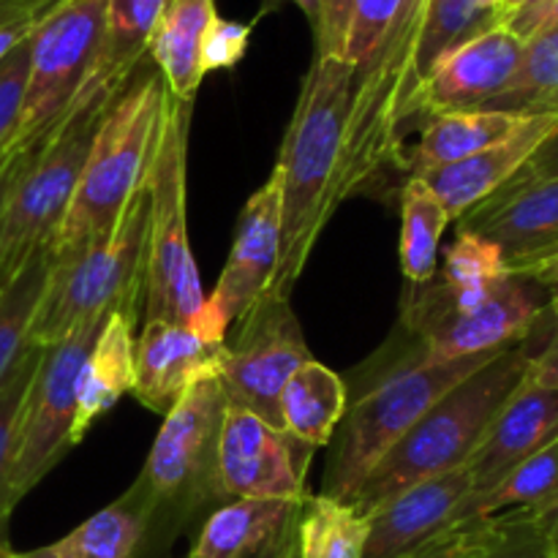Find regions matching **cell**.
<instances>
[{"label":"cell","mask_w":558,"mask_h":558,"mask_svg":"<svg viewBox=\"0 0 558 558\" xmlns=\"http://www.w3.org/2000/svg\"><path fill=\"white\" fill-rule=\"evenodd\" d=\"M352 90V65L336 54H316L276 161L281 172V256L265 292L272 298L289 300L332 216L330 196L341 167Z\"/></svg>","instance_id":"cell-1"},{"label":"cell","mask_w":558,"mask_h":558,"mask_svg":"<svg viewBox=\"0 0 558 558\" xmlns=\"http://www.w3.org/2000/svg\"><path fill=\"white\" fill-rule=\"evenodd\" d=\"M532 338L474 371L441 396L417 425L392 447L390 456L371 472L349 505L368 518L401 490L466 466L512 392L523 385L532 365Z\"/></svg>","instance_id":"cell-2"},{"label":"cell","mask_w":558,"mask_h":558,"mask_svg":"<svg viewBox=\"0 0 558 558\" xmlns=\"http://www.w3.org/2000/svg\"><path fill=\"white\" fill-rule=\"evenodd\" d=\"M163 101V76L142 65L98 125L49 259H71L118 223L150 172Z\"/></svg>","instance_id":"cell-3"},{"label":"cell","mask_w":558,"mask_h":558,"mask_svg":"<svg viewBox=\"0 0 558 558\" xmlns=\"http://www.w3.org/2000/svg\"><path fill=\"white\" fill-rule=\"evenodd\" d=\"M147 234L150 196L142 185L109 234L71 259H49L47 289L31 327V347H52L109 314H120L136 327L145 311Z\"/></svg>","instance_id":"cell-4"},{"label":"cell","mask_w":558,"mask_h":558,"mask_svg":"<svg viewBox=\"0 0 558 558\" xmlns=\"http://www.w3.org/2000/svg\"><path fill=\"white\" fill-rule=\"evenodd\" d=\"M114 101L76 93L63 120L22 156L0 202V289L54 243L98 125Z\"/></svg>","instance_id":"cell-5"},{"label":"cell","mask_w":558,"mask_h":558,"mask_svg":"<svg viewBox=\"0 0 558 558\" xmlns=\"http://www.w3.org/2000/svg\"><path fill=\"white\" fill-rule=\"evenodd\" d=\"M194 101H163L156 153L145 189L150 196L145 322L189 325L205 303L199 267L189 243V136Z\"/></svg>","instance_id":"cell-6"},{"label":"cell","mask_w":558,"mask_h":558,"mask_svg":"<svg viewBox=\"0 0 558 558\" xmlns=\"http://www.w3.org/2000/svg\"><path fill=\"white\" fill-rule=\"evenodd\" d=\"M494 357L458 360V363L445 365L407 363L381 376L371 390L349 403L332 436L322 496L349 505L360 485L390 456L392 447L423 420V414Z\"/></svg>","instance_id":"cell-7"},{"label":"cell","mask_w":558,"mask_h":558,"mask_svg":"<svg viewBox=\"0 0 558 558\" xmlns=\"http://www.w3.org/2000/svg\"><path fill=\"white\" fill-rule=\"evenodd\" d=\"M227 396L218 374L202 376L163 417L136 488L153 510V521L185 523L202 507L223 501L218 485V439Z\"/></svg>","instance_id":"cell-8"},{"label":"cell","mask_w":558,"mask_h":558,"mask_svg":"<svg viewBox=\"0 0 558 558\" xmlns=\"http://www.w3.org/2000/svg\"><path fill=\"white\" fill-rule=\"evenodd\" d=\"M548 311L543 287L510 272L499 287L469 308H439L409 292L403 300V319L417 352L409 363L445 365L458 360L494 357L537 332Z\"/></svg>","instance_id":"cell-9"},{"label":"cell","mask_w":558,"mask_h":558,"mask_svg":"<svg viewBox=\"0 0 558 558\" xmlns=\"http://www.w3.org/2000/svg\"><path fill=\"white\" fill-rule=\"evenodd\" d=\"M104 31V0H63L31 38L25 107L9 147L31 150L63 120L85 85Z\"/></svg>","instance_id":"cell-10"},{"label":"cell","mask_w":558,"mask_h":558,"mask_svg":"<svg viewBox=\"0 0 558 558\" xmlns=\"http://www.w3.org/2000/svg\"><path fill=\"white\" fill-rule=\"evenodd\" d=\"M104 322L107 319L93 322L44 349L41 365L33 376L20 417V430H16L14 463H11L9 480V499L14 507L74 447L76 376H80L82 363L101 332Z\"/></svg>","instance_id":"cell-11"},{"label":"cell","mask_w":558,"mask_h":558,"mask_svg":"<svg viewBox=\"0 0 558 558\" xmlns=\"http://www.w3.org/2000/svg\"><path fill=\"white\" fill-rule=\"evenodd\" d=\"M308 360L314 357L289 300L262 294L238 325L234 341L223 347L218 381L229 407L245 409L281 428L278 398L289 376Z\"/></svg>","instance_id":"cell-12"},{"label":"cell","mask_w":558,"mask_h":558,"mask_svg":"<svg viewBox=\"0 0 558 558\" xmlns=\"http://www.w3.org/2000/svg\"><path fill=\"white\" fill-rule=\"evenodd\" d=\"M316 447L227 403L218 439V485L223 501L287 499L305 501V477Z\"/></svg>","instance_id":"cell-13"},{"label":"cell","mask_w":558,"mask_h":558,"mask_svg":"<svg viewBox=\"0 0 558 558\" xmlns=\"http://www.w3.org/2000/svg\"><path fill=\"white\" fill-rule=\"evenodd\" d=\"M278 256H281V172L276 167L240 210L227 267L210 294L229 325H240L251 314L256 300L270 289Z\"/></svg>","instance_id":"cell-14"},{"label":"cell","mask_w":558,"mask_h":558,"mask_svg":"<svg viewBox=\"0 0 558 558\" xmlns=\"http://www.w3.org/2000/svg\"><path fill=\"white\" fill-rule=\"evenodd\" d=\"M458 223L499 245L510 272L526 270L558 251V178L512 180Z\"/></svg>","instance_id":"cell-15"},{"label":"cell","mask_w":558,"mask_h":558,"mask_svg":"<svg viewBox=\"0 0 558 558\" xmlns=\"http://www.w3.org/2000/svg\"><path fill=\"white\" fill-rule=\"evenodd\" d=\"M474 494L469 466L436 474L401 490L368 515L365 558H403L461 523L463 505Z\"/></svg>","instance_id":"cell-16"},{"label":"cell","mask_w":558,"mask_h":558,"mask_svg":"<svg viewBox=\"0 0 558 558\" xmlns=\"http://www.w3.org/2000/svg\"><path fill=\"white\" fill-rule=\"evenodd\" d=\"M523 54V38L499 25L469 38L436 60L420 90L417 112L428 118L452 109H483L499 96L515 74Z\"/></svg>","instance_id":"cell-17"},{"label":"cell","mask_w":558,"mask_h":558,"mask_svg":"<svg viewBox=\"0 0 558 558\" xmlns=\"http://www.w3.org/2000/svg\"><path fill=\"white\" fill-rule=\"evenodd\" d=\"M558 114H529L512 134L485 147L477 156L417 174L439 196L452 221H461L469 210L499 194L515 174L523 172L539 147L556 134Z\"/></svg>","instance_id":"cell-18"},{"label":"cell","mask_w":558,"mask_h":558,"mask_svg":"<svg viewBox=\"0 0 558 558\" xmlns=\"http://www.w3.org/2000/svg\"><path fill=\"white\" fill-rule=\"evenodd\" d=\"M227 343H207L185 325L145 322L134 343L131 396L150 412L167 417L183 392L202 376L218 374Z\"/></svg>","instance_id":"cell-19"},{"label":"cell","mask_w":558,"mask_h":558,"mask_svg":"<svg viewBox=\"0 0 558 558\" xmlns=\"http://www.w3.org/2000/svg\"><path fill=\"white\" fill-rule=\"evenodd\" d=\"M305 501H227L207 518L189 558H287L300 543Z\"/></svg>","instance_id":"cell-20"},{"label":"cell","mask_w":558,"mask_h":558,"mask_svg":"<svg viewBox=\"0 0 558 558\" xmlns=\"http://www.w3.org/2000/svg\"><path fill=\"white\" fill-rule=\"evenodd\" d=\"M554 441H558V392L523 379L469 458L474 494L496 485L518 463Z\"/></svg>","instance_id":"cell-21"},{"label":"cell","mask_w":558,"mask_h":558,"mask_svg":"<svg viewBox=\"0 0 558 558\" xmlns=\"http://www.w3.org/2000/svg\"><path fill=\"white\" fill-rule=\"evenodd\" d=\"M167 0H104L98 54L80 93L120 98L150 49Z\"/></svg>","instance_id":"cell-22"},{"label":"cell","mask_w":558,"mask_h":558,"mask_svg":"<svg viewBox=\"0 0 558 558\" xmlns=\"http://www.w3.org/2000/svg\"><path fill=\"white\" fill-rule=\"evenodd\" d=\"M134 325L120 314H109L76 376L74 447L101 414L134 390Z\"/></svg>","instance_id":"cell-23"},{"label":"cell","mask_w":558,"mask_h":558,"mask_svg":"<svg viewBox=\"0 0 558 558\" xmlns=\"http://www.w3.org/2000/svg\"><path fill=\"white\" fill-rule=\"evenodd\" d=\"M216 0H167L147 54L163 76L169 96L196 101L205 71H202V41L216 20Z\"/></svg>","instance_id":"cell-24"},{"label":"cell","mask_w":558,"mask_h":558,"mask_svg":"<svg viewBox=\"0 0 558 558\" xmlns=\"http://www.w3.org/2000/svg\"><path fill=\"white\" fill-rule=\"evenodd\" d=\"M529 114L496 112V109H452L428 114L420 142L409 161V172L425 174L439 167L477 156L518 129Z\"/></svg>","instance_id":"cell-25"},{"label":"cell","mask_w":558,"mask_h":558,"mask_svg":"<svg viewBox=\"0 0 558 558\" xmlns=\"http://www.w3.org/2000/svg\"><path fill=\"white\" fill-rule=\"evenodd\" d=\"M347 409V381L316 360L300 365L278 398L281 428L316 450L330 445Z\"/></svg>","instance_id":"cell-26"},{"label":"cell","mask_w":558,"mask_h":558,"mask_svg":"<svg viewBox=\"0 0 558 558\" xmlns=\"http://www.w3.org/2000/svg\"><path fill=\"white\" fill-rule=\"evenodd\" d=\"M153 526V510L131 485L118 501L98 510L85 523L58 539L65 558H142L147 534Z\"/></svg>","instance_id":"cell-27"},{"label":"cell","mask_w":558,"mask_h":558,"mask_svg":"<svg viewBox=\"0 0 558 558\" xmlns=\"http://www.w3.org/2000/svg\"><path fill=\"white\" fill-rule=\"evenodd\" d=\"M450 213L423 178L409 174L401 191V270L412 287H423L439 270V245Z\"/></svg>","instance_id":"cell-28"},{"label":"cell","mask_w":558,"mask_h":558,"mask_svg":"<svg viewBox=\"0 0 558 558\" xmlns=\"http://www.w3.org/2000/svg\"><path fill=\"white\" fill-rule=\"evenodd\" d=\"M558 494V441L539 450L537 456L518 463L490 488L469 496L463 505L461 523L474 518L501 515L510 510H539Z\"/></svg>","instance_id":"cell-29"},{"label":"cell","mask_w":558,"mask_h":558,"mask_svg":"<svg viewBox=\"0 0 558 558\" xmlns=\"http://www.w3.org/2000/svg\"><path fill=\"white\" fill-rule=\"evenodd\" d=\"M483 109L512 114H558V31H543L523 41L515 74Z\"/></svg>","instance_id":"cell-30"},{"label":"cell","mask_w":558,"mask_h":558,"mask_svg":"<svg viewBox=\"0 0 558 558\" xmlns=\"http://www.w3.org/2000/svg\"><path fill=\"white\" fill-rule=\"evenodd\" d=\"M47 276L49 251H41L0 289V385L31 349V327L47 289Z\"/></svg>","instance_id":"cell-31"},{"label":"cell","mask_w":558,"mask_h":558,"mask_svg":"<svg viewBox=\"0 0 558 558\" xmlns=\"http://www.w3.org/2000/svg\"><path fill=\"white\" fill-rule=\"evenodd\" d=\"M368 518L352 505L308 496L300 521L298 558H365Z\"/></svg>","instance_id":"cell-32"},{"label":"cell","mask_w":558,"mask_h":558,"mask_svg":"<svg viewBox=\"0 0 558 558\" xmlns=\"http://www.w3.org/2000/svg\"><path fill=\"white\" fill-rule=\"evenodd\" d=\"M505 25V11L490 0H428L423 36H420V71L423 82L436 60L445 58L469 38Z\"/></svg>","instance_id":"cell-33"},{"label":"cell","mask_w":558,"mask_h":558,"mask_svg":"<svg viewBox=\"0 0 558 558\" xmlns=\"http://www.w3.org/2000/svg\"><path fill=\"white\" fill-rule=\"evenodd\" d=\"M466 558H558L534 510H510L480 518V532Z\"/></svg>","instance_id":"cell-34"},{"label":"cell","mask_w":558,"mask_h":558,"mask_svg":"<svg viewBox=\"0 0 558 558\" xmlns=\"http://www.w3.org/2000/svg\"><path fill=\"white\" fill-rule=\"evenodd\" d=\"M44 349L31 347L22 354L20 363L9 374V379L0 385V532L9 529V518L14 512V505L9 499V480H11V463H14V447H16V430H20L22 409H25V398L31 392L33 376H36L38 365H41Z\"/></svg>","instance_id":"cell-35"},{"label":"cell","mask_w":558,"mask_h":558,"mask_svg":"<svg viewBox=\"0 0 558 558\" xmlns=\"http://www.w3.org/2000/svg\"><path fill=\"white\" fill-rule=\"evenodd\" d=\"M412 3L414 0H352L341 58L352 69H360L381 47Z\"/></svg>","instance_id":"cell-36"},{"label":"cell","mask_w":558,"mask_h":558,"mask_svg":"<svg viewBox=\"0 0 558 558\" xmlns=\"http://www.w3.org/2000/svg\"><path fill=\"white\" fill-rule=\"evenodd\" d=\"M254 33V22H234L227 16H216L210 22L202 41V71L205 76L210 71L234 69L245 58Z\"/></svg>","instance_id":"cell-37"},{"label":"cell","mask_w":558,"mask_h":558,"mask_svg":"<svg viewBox=\"0 0 558 558\" xmlns=\"http://www.w3.org/2000/svg\"><path fill=\"white\" fill-rule=\"evenodd\" d=\"M60 3L63 0H0V60L31 44L44 20Z\"/></svg>","instance_id":"cell-38"},{"label":"cell","mask_w":558,"mask_h":558,"mask_svg":"<svg viewBox=\"0 0 558 558\" xmlns=\"http://www.w3.org/2000/svg\"><path fill=\"white\" fill-rule=\"evenodd\" d=\"M27 71H31V44L0 60V150L11 142L25 107Z\"/></svg>","instance_id":"cell-39"},{"label":"cell","mask_w":558,"mask_h":558,"mask_svg":"<svg viewBox=\"0 0 558 558\" xmlns=\"http://www.w3.org/2000/svg\"><path fill=\"white\" fill-rule=\"evenodd\" d=\"M480 532V518L474 521H463L458 526L447 529L445 534H439L436 539H430L428 545L417 548L414 554L403 558H466L469 550L474 548V539Z\"/></svg>","instance_id":"cell-40"},{"label":"cell","mask_w":558,"mask_h":558,"mask_svg":"<svg viewBox=\"0 0 558 558\" xmlns=\"http://www.w3.org/2000/svg\"><path fill=\"white\" fill-rule=\"evenodd\" d=\"M349 14H352V0H325L322 31L316 36V54H336V58H341Z\"/></svg>","instance_id":"cell-41"},{"label":"cell","mask_w":558,"mask_h":558,"mask_svg":"<svg viewBox=\"0 0 558 558\" xmlns=\"http://www.w3.org/2000/svg\"><path fill=\"white\" fill-rule=\"evenodd\" d=\"M554 3L558 0H523L515 11H510L505 20V27H510L518 38H532L537 33V27L543 25L545 14L554 9Z\"/></svg>","instance_id":"cell-42"},{"label":"cell","mask_w":558,"mask_h":558,"mask_svg":"<svg viewBox=\"0 0 558 558\" xmlns=\"http://www.w3.org/2000/svg\"><path fill=\"white\" fill-rule=\"evenodd\" d=\"M515 276L532 278L537 287H543V292L548 294V311L550 316H554V325L558 332V251L556 254L545 256V259L534 262V265H529L526 270L515 272Z\"/></svg>","instance_id":"cell-43"},{"label":"cell","mask_w":558,"mask_h":558,"mask_svg":"<svg viewBox=\"0 0 558 558\" xmlns=\"http://www.w3.org/2000/svg\"><path fill=\"white\" fill-rule=\"evenodd\" d=\"M526 379L532 385L548 387V390L558 392V332L550 336V341L539 352H534Z\"/></svg>","instance_id":"cell-44"},{"label":"cell","mask_w":558,"mask_h":558,"mask_svg":"<svg viewBox=\"0 0 558 558\" xmlns=\"http://www.w3.org/2000/svg\"><path fill=\"white\" fill-rule=\"evenodd\" d=\"M543 178H558V129L556 134L539 147L537 156L523 167V172L515 174L512 180H543Z\"/></svg>","instance_id":"cell-45"},{"label":"cell","mask_w":558,"mask_h":558,"mask_svg":"<svg viewBox=\"0 0 558 558\" xmlns=\"http://www.w3.org/2000/svg\"><path fill=\"white\" fill-rule=\"evenodd\" d=\"M25 153L27 150H16V147H9V145L0 150V202H3L5 189H9L11 178H14L16 167H20V161H22V156H25Z\"/></svg>","instance_id":"cell-46"},{"label":"cell","mask_w":558,"mask_h":558,"mask_svg":"<svg viewBox=\"0 0 558 558\" xmlns=\"http://www.w3.org/2000/svg\"><path fill=\"white\" fill-rule=\"evenodd\" d=\"M272 3H276V0H267L265 9H270ZM278 3H281V0H278ZM289 3H294L300 11H303L305 20H308V25H311V31H314V38L319 36L322 14H325V0H289Z\"/></svg>","instance_id":"cell-47"},{"label":"cell","mask_w":558,"mask_h":558,"mask_svg":"<svg viewBox=\"0 0 558 558\" xmlns=\"http://www.w3.org/2000/svg\"><path fill=\"white\" fill-rule=\"evenodd\" d=\"M534 512H537L539 523H543L545 532H548L550 543H554V550H556V556H558V496H554V499H550L548 505H543V507H539V510H534Z\"/></svg>","instance_id":"cell-48"},{"label":"cell","mask_w":558,"mask_h":558,"mask_svg":"<svg viewBox=\"0 0 558 558\" xmlns=\"http://www.w3.org/2000/svg\"><path fill=\"white\" fill-rule=\"evenodd\" d=\"M0 558H65V554L58 543H52V545H44V548H36V550H25V554H16V550L9 548Z\"/></svg>","instance_id":"cell-49"},{"label":"cell","mask_w":558,"mask_h":558,"mask_svg":"<svg viewBox=\"0 0 558 558\" xmlns=\"http://www.w3.org/2000/svg\"><path fill=\"white\" fill-rule=\"evenodd\" d=\"M543 31H558V3H554V9L545 14L543 25L537 27V33H543ZM537 33H534V36H537Z\"/></svg>","instance_id":"cell-50"},{"label":"cell","mask_w":558,"mask_h":558,"mask_svg":"<svg viewBox=\"0 0 558 558\" xmlns=\"http://www.w3.org/2000/svg\"><path fill=\"white\" fill-rule=\"evenodd\" d=\"M9 548H11V545H9V529H3V532H0V556H3Z\"/></svg>","instance_id":"cell-51"},{"label":"cell","mask_w":558,"mask_h":558,"mask_svg":"<svg viewBox=\"0 0 558 558\" xmlns=\"http://www.w3.org/2000/svg\"><path fill=\"white\" fill-rule=\"evenodd\" d=\"M521 3H523V0H507V14H510V11H515ZM505 20H507V16H505Z\"/></svg>","instance_id":"cell-52"},{"label":"cell","mask_w":558,"mask_h":558,"mask_svg":"<svg viewBox=\"0 0 558 558\" xmlns=\"http://www.w3.org/2000/svg\"><path fill=\"white\" fill-rule=\"evenodd\" d=\"M298 545H300V543H298ZM287 558H298V548H294V550H292V554H289Z\"/></svg>","instance_id":"cell-53"},{"label":"cell","mask_w":558,"mask_h":558,"mask_svg":"<svg viewBox=\"0 0 558 558\" xmlns=\"http://www.w3.org/2000/svg\"><path fill=\"white\" fill-rule=\"evenodd\" d=\"M556 496H558V494H556Z\"/></svg>","instance_id":"cell-54"}]
</instances>
